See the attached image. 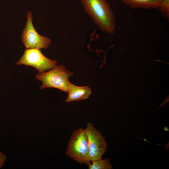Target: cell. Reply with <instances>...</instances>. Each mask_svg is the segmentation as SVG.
<instances>
[{"label":"cell","instance_id":"cell-8","mask_svg":"<svg viewBox=\"0 0 169 169\" xmlns=\"http://www.w3.org/2000/svg\"><path fill=\"white\" fill-rule=\"evenodd\" d=\"M133 8L158 9L162 0H120Z\"/></svg>","mask_w":169,"mask_h":169},{"label":"cell","instance_id":"cell-3","mask_svg":"<svg viewBox=\"0 0 169 169\" xmlns=\"http://www.w3.org/2000/svg\"><path fill=\"white\" fill-rule=\"evenodd\" d=\"M73 74L63 65H56L47 72L38 73L36 78L42 82L40 90L53 88L67 92L70 82L69 78Z\"/></svg>","mask_w":169,"mask_h":169},{"label":"cell","instance_id":"cell-1","mask_svg":"<svg viewBox=\"0 0 169 169\" xmlns=\"http://www.w3.org/2000/svg\"><path fill=\"white\" fill-rule=\"evenodd\" d=\"M86 12L101 31L114 33L115 17L107 0H81Z\"/></svg>","mask_w":169,"mask_h":169},{"label":"cell","instance_id":"cell-9","mask_svg":"<svg viewBox=\"0 0 169 169\" xmlns=\"http://www.w3.org/2000/svg\"><path fill=\"white\" fill-rule=\"evenodd\" d=\"M91 164L88 166L89 169H111L113 168L110 160L101 158L91 161Z\"/></svg>","mask_w":169,"mask_h":169},{"label":"cell","instance_id":"cell-5","mask_svg":"<svg viewBox=\"0 0 169 169\" xmlns=\"http://www.w3.org/2000/svg\"><path fill=\"white\" fill-rule=\"evenodd\" d=\"M16 64L33 67L38 70V73H41L53 68L57 65V62L55 60H51L45 57L41 49H26Z\"/></svg>","mask_w":169,"mask_h":169},{"label":"cell","instance_id":"cell-4","mask_svg":"<svg viewBox=\"0 0 169 169\" xmlns=\"http://www.w3.org/2000/svg\"><path fill=\"white\" fill-rule=\"evenodd\" d=\"M26 18L25 26L21 36L22 42L26 49H47L51 40L46 37L41 36L36 30L33 25L31 12L27 13Z\"/></svg>","mask_w":169,"mask_h":169},{"label":"cell","instance_id":"cell-2","mask_svg":"<svg viewBox=\"0 0 169 169\" xmlns=\"http://www.w3.org/2000/svg\"><path fill=\"white\" fill-rule=\"evenodd\" d=\"M66 153L69 157L80 164L88 166L91 164L85 129L79 128L73 132L67 144Z\"/></svg>","mask_w":169,"mask_h":169},{"label":"cell","instance_id":"cell-11","mask_svg":"<svg viewBox=\"0 0 169 169\" xmlns=\"http://www.w3.org/2000/svg\"><path fill=\"white\" fill-rule=\"evenodd\" d=\"M6 157V156L3 152L0 151V168L4 165Z\"/></svg>","mask_w":169,"mask_h":169},{"label":"cell","instance_id":"cell-7","mask_svg":"<svg viewBox=\"0 0 169 169\" xmlns=\"http://www.w3.org/2000/svg\"><path fill=\"white\" fill-rule=\"evenodd\" d=\"M67 92L68 96L65 102L69 103L87 99L91 94V90L88 86H79L69 82Z\"/></svg>","mask_w":169,"mask_h":169},{"label":"cell","instance_id":"cell-6","mask_svg":"<svg viewBox=\"0 0 169 169\" xmlns=\"http://www.w3.org/2000/svg\"><path fill=\"white\" fill-rule=\"evenodd\" d=\"M85 131L88 139L90 161L91 162L101 158L107 148L104 137L100 132L95 128L91 123L87 124Z\"/></svg>","mask_w":169,"mask_h":169},{"label":"cell","instance_id":"cell-10","mask_svg":"<svg viewBox=\"0 0 169 169\" xmlns=\"http://www.w3.org/2000/svg\"><path fill=\"white\" fill-rule=\"evenodd\" d=\"M158 9L163 17L169 19V0H162Z\"/></svg>","mask_w":169,"mask_h":169}]
</instances>
